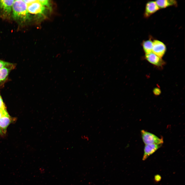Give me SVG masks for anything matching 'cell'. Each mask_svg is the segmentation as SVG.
<instances>
[{"label":"cell","mask_w":185,"mask_h":185,"mask_svg":"<svg viewBox=\"0 0 185 185\" xmlns=\"http://www.w3.org/2000/svg\"><path fill=\"white\" fill-rule=\"evenodd\" d=\"M12 10L13 17L15 20L23 22L29 19L27 4L24 0H14Z\"/></svg>","instance_id":"obj_1"},{"label":"cell","mask_w":185,"mask_h":185,"mask_svg":"<svg viewBox=\"0 0 185 185\" xmlns=\"http://www.w3.org/2000/svg\"><path fill=\"white\" fill-rule=\"evenodd\" d=\"M141 134L142 140L145 145L162 144L163 143L162 138H160L154 134L144 130H141Z\"/></svg>","instance_id":"obj_2"},{"label":"cell","mask_w":185,"mask_h":185,"mask_svg":"<svg viewBox=\"0 0 185 185\" xmlns=\"http://www.w3.org/2000/svg\"><path fill=\"white\" fill-rule=\"evenodd\" d=\"M26 4L28 12L32 14H41L45 9L44 6L39 2V0H33L32 2Z\"/></svg>","instance_id":"obj_3"},{"label":"cell","mask_w":185,"mask_h":185,"mask_svg":"<svg viewBox=\"0 0 185 185\" xmlns=\"http://www.w3.org/2000/svg\"><path fill=\"white\" fill-rule=\"evenodd\" d=\"M153 43L152 52L162 58L166 50L165 45L162 42L157 40H154Z\"/></svg>","instance_id":"obj_4"},{"label":"cell","mask_w":185,"mask_h":185,"mask_svg":"<svg viewBox=\"0 0 185 185\" xmlns=\"http://www.w3.org/2000/svg\"><path fill=\"white\" fill-rule=\"evenodd\" d=\"M14 0H0V9L4 17L9 16L11 13Z\"/></svg>","instance_id":"obj_5"},{"label":"cell","mask_w":185,"mask_h":185,"mask_svg":"<svg viewBox=\"0 0 185 185\" xmlns=\"http://www.w3.org/2000/svg\"><path fill=\"white\" fill-rule=\"evenodd\" d=\"M162 144H152L145 145L144 147L142 160L145 161L150 155L155 152Z\"/></svg>","instance_id":"obj_6"},{"label":"cell","mask_w":185,"mask_h":185,"mask_svg":"<svg viewBox=\"0 0 185 185\" xmlns=\"http://www.w3.org/2000/svg\"><path fill=\"white\" fill-rule=\"evenodd\" d=\"M159 9L155 1H150L148 2L145 6L144 14V17L145 18H148Z\"/></svg>","instance_id":"obj_7"},{"label":"cell","mask_w":185,"mask_h":185,"mask_svg":"<svg viewBox=\"0 0 185 185\" xmlns=\"http://www.w3.org/2000/svg\"><path fill=\"white\" fill-rule=\"evenodd\" d=\"M145 57L146 59L149 62L155 66H161L164 64V61L161 58L152 52L146 54Z\"/></svg>","instance_id":"obj_8"},{"label":"cell","mask_w":185,"mask_h":185,"mask_svg":"<svg viewBox=\"0 0 185 185\" xmlns=\"http://www.w3.org/2000/svg\"><path fill=\"white\" fill-rule=\"evenodd\" d=\"M15 66L14 64L12 63L9 66L0 69V86L4 84L10 72L15 68Z\"/></svg>","instance_id":"obj_9"},{"label":"cell","mask_w":185,"mask_h":185,"mask_svg":"<svg viewBox=\"0 0 185 185\" xmlns=\"http://www.w3.org/2000/svg\"><path fill=\"white\" fill-rule=\"evenodd\" d=\"M155 2L160 9L170 6H177V1L174 0H158Z\"/></svg>","instance_id":"obj_10"},{"label":"cell","mask_w":185,"mask_h":185,"mask_svg":"<svg viewBox=\"0 0 185 185\" xmlns=\"http://www.w3.org/2000/svg\"><path fill=\"white\" fill-rule=\"evenodd\" d=\"M153 44V41L150 39L143 41L142 47L146 54L152 52Z\"/></svg>","instance_id":"obj_11"},{"label":"cell","mask_w":185,"mask_h":185,"mask_svg":"<svg viewBox=\"0 0 185 185\" xmlns=\"http://www.w3.org/2000/svg\"><path fill=\"white\" fill-rule=\"evenodd\" d=\"M11 119L10 116H5L0 119V127L4 132L10 123Z\"/></svg>","instance_id":"obj_12"},{"label":"cell","mask_w":185,"mask_h":185,"mask_svg":"<svg viewBox=\"0 0 185 185\" xmlns=\"http://www.w3.org/2000/svg\"><path fill=\"white\" fill-rule=\"evenodd\" d=\"M12 64V63L0 60V69L4 67L9 66Z\"/></svg>","instance_id":"obj_13"},{"label":"cell","mask_w":185,"mask_h":185,"mask_svg":"<svg viewBox=\"0 0 185 185\" xmlns=\"http://www.w3.org/2000/svg\"><path fill=\"white\" fill-rule=\"evenodd\" d=\"M9 116L6 110L0 109V119L2 117L5 116Z\"/></svg>","instance_id":"obj_14"},{"label":"cell","mask_w":185,"mask_h":185,"mask_svg":"<svg viewBox=\"0 0 185 185\" xmlns=\"http://www.w3.org/2000/svg\"><path fill=\"white\" fill-rule=\"evenodd\" d=\"M0 109L6 110V107L3 102L2 97L0 94Z\"/></svg>","instance_id":"obj_15"},{"label":"cell","mask_w":185,"mask_h":185,"mask_svg":"<svg viewBox=\"0 0 185 185\" xmlns=\"http://www.w3.org/2000/svg\"><path fill=\"white\" fill-rule=\"evenodd\" d=\"M39 2L44 6H49V1L47 0H39Z\"/></svg>","instance_id":"obj_16"},{"label":"cell","mask_w":185,"mask_h":185,"mask_svg":"<svg viewBox=\"0 0 185 185\" xmlns=\"http://www.w3.org/2000/svg\"><path fill=\"white\" fill-rule=\"evenodd\" d=\"M161 179V177L159 175H156L154 177V180L156 182L160 181Z\"/></svg>","instance_id":"obj_17"},{"label":"cell","mask_w":185,"mask_h":185,"mask_svg":"<svg viewBox=\"0 0 185 185\" xmlns=\"http://www.w3.org/2000/svg\"><path fill=\"white\" fill-rule=\"evenodd\" d=\"M160 92V90L158 88H155L154 90V92L156 94H159Z\"/></svg>","instance_id":"obj_18"},{"label":"cell","mask_w":185,"mask_h":185,"mask_svg":"<svg viewBox=\"0 0 185 185\" xmlns=\"http://www.w3.org/2000/svg\"><path fill=\"white\" fill-rule=\"evenodd\" d=\"M1 130V129L0 127V134H2V131Z\"/></svg>","instance_id":"obj_19"}]
</instances>
